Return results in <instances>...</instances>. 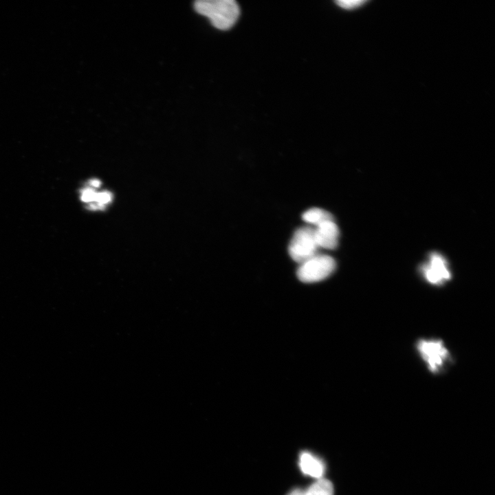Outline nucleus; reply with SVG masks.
Wrapping results in <instances>:
<instances>
[{"instance_id":"1","label":"nucleus","mask_w":495,"mask_h":495,"mask_svg":"<svg viewBox=\"0 0 495 495\" xmlns=\"http://www.w3.org/2000/svg\"><path fill=\"white\" fill-rule=\"evenodd\" d=\"M194 9L221 30L232 28L240 14L239 6L234 0H198L194 3Z\"/></svg>"},{"instance_id":"2","label":"nucleus","mask_w":495,"mask_h":495,"mask_svg":"<svg viewBox=\"0 0 495 495\" xmlns=\"http://www.w3.org/2000/svg\"><path fill=\"white\" fill-rule=\"evenodd\" d=\"M336 265L331 256L318 253L299 265L297 276L303 283L318 282L329 277L334 272Z\"/></svg>"},{"instance_id":"3","label":"nucleus","mask_w":495,"mask_h":495,"mask_svg":"<svg viewBox=\"0 0 495 495\" xmlns=\"http://www.w3.org/2000/svg\"><path fill=\"white\" fill-rule=\"evenodd\" d=\"M318 250L315 229L311 226L297 229L288 247L291 258L299 264L318 254Z\"/></svg>"},{"instance_id":"4","label":"nucleus","mask_w":495,"mask_h":495,"mask_svg":"<svg viewBox=\"0 0 495 495\" xmlns=\"http://www.w3.org/2000/svg\"><path fill=\"white\" fill-rule=\"evenodd\" d=\"M417 349L432 372L438 371L448 358V351L440 340H420Z\"/></svg>"},{"instance_id":"5","label":"nucleus","mask_w":495,"mask_h":495,"mask_svg":"<svg viewBox=\"0 0 495 495\" xmlns=\"http://www.w3.org/2000/svg\"><path fill=\"white\" fill-rule=\"evenodd\" d=\"M426 279L432 284L439 285L450 278L446 260L439 254H432L423 267Z\"/></svg>"},{"instance_id":"6","label":"nucleus","mask_w":495,"mask_h":495,"mask_svg":"<svg viewBox=\"0 0 495 495\" xmlns=\"http://www.w3.org/2000/svg\"><path fill=\"white\" fill-rule=\"evenodd\" d=\"M314 229L319 248L332 250L337 247L340 232L334 220L323 222Z\"/></svg>"},{"instance_id":"7","label":"nucleus","mask_w":495,"mask_h":495,"mask_svg":"<svg viewBox=\"0 0 495 495\" xmlns=\"http://www.w3.org/2000/svg\"><path fill=\"white\" fill-rule=\"evenodd\" d=\"M299 465L305 474L316 478H321L325 470L323 462L307 452L300 455Z\"/></svg>"},{"instance_id":"8","label":"nucleus","mask_w":495,"mask_h":495,"mask_svg":"<svg viewBox=\"0 0 495 495\" xmlns=\"http://www.w3.org/2000/svg\"><path fill=\"white\" fill-rule=\"evenodd\" d=\"M302 218L307 223L316 227L327 221L333 220L329 212L318 208L307 210L302 214Z\"/></svg>"},{"instance_id":"9","label":"nucleus","mask_w":495,"mask_h":495,"mask_svg":"<svg viewBox=\"0 0 495 495\" xmlns=\"http://www.w3.org/2000/svg\"><path fill=\"white\" fill-rule=\"evenodd\" d=\"M303 495H333V487L330 481L320 478L304 491Z\"/></svg>"},{"instance_id":"10","label":"nucleus","mask_w":495,"mask_h":495,"mask_svg":"<svg viewBox=\"0 0 495 495\" xmlns=\"http://www.w3.org/2000/svg\"><path fill=\"white\" fill-rule=\"evenodd\" d=\"M336 3L340 8L346 10H353L362 6L366 2V1L360 0H339L335 1Z\"/></svg>"},{"instance_id":"11","label":"nucleus","mask_w":495,"mask_h":495,"mask_svg":"<svg viewBox=\"0 0 495 495\" xmlns=\"http://www.w3.org/2000/svg\"><path fill=\"white\" fill-rule=\"evenodd\" d=\"M89 183L90 186L93 188H98L100 186V181L96 179L90 180Z\"/></svg>"},{"instance_id":"12","label":"nucleus","mask_w":495,"mask_h":495,"mask_svg":"<svg viewBox=\"0 0 495 495\" xmlns=\"http://www.w3.org/2000/svg\"><path fill=\"white\" fill-rule=\"evenodd\" d=\"M304 491L300 489H295L292 491L288 495H303Z\"/></svg>"}]
</instances>
